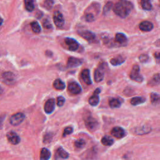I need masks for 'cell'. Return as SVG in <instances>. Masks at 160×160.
Wrapping results in <instances>:
<instances>
[{"label":"cell","instance_id":"7c38bea8","mask_svg":"<svg viewBox=\"0 0 160 160\" xmlns=\"http://www.w3.org/2000/svg\"><path fill=\"white\" fill-rule=\"evenodd\" d=\"M55 108V101L54 99H49L47 100L44 106L45 111L47 114L52 113L54 111Z\"/></svg>","mask_w":160,"mask_h":160},{"label":"cell","instance_id":"6da1fadb","mask_svg":"<svg viewBox=\"0 0 160 160\" xmlns=\"http://www.w3.org/2000/svg\"><path fill=\"white\" fill-rule=\"evenodd\" d=\"M133 4L128 1H120L117 2L113 8L115 13L122 18H125L130 14L133 10Z\"/></svg>","mask_w":160,"mask_h":160},{"label":"cell","instance_id":"30bf717a","mask_svg":"<svg viewBox=\"0 0 160 160\" xmlns=\"http://www.w3.org/2000/svg\"><path fill=\"white\" fill-rule=\"evenodd\" d=\"M6 138L9 143L14 145L19 144L20 142V136L14 131L8 132L6 134Z\"/></svg>","mask_w":160,"mask_h":160},{"label":"cell","instance_id":"836d02e7","mask_svg":"<svg viewBox=\"0 0 160 160\" xmlns=\"http://www.w3.org/2000/svg\"><path fill=\"white\" fill-rule=\"evenodd\" d=\"M42 24H43V27L46 29H50L52 28V23H50V21L48 19H45L43 22H42Z\"/></svg>","mask_w":160,"mask_h":160},{"label":"cell","instance_id":"8992f818","mask_svg":"<svg viewBox=\"0 0 160 160\" xmlns=\"http://www.w3.org/2000/svg\"><path fill=\"white\" fill-rule=\"evenodd\" d=\"M25 116L22 113H17L10 118V123L13 126H18L24 120Z\"/></svg>","mask_w":160,"mask_h":160},{"label":"cell","instance_id":"d590c367","mask_svg":"<svg viewBox=\"0 0 160 160\" xmlns=\"http://www.w3.org/2000/svg\"><path fill=\"white\" fill-rule=\"evenodd\" d=\"M65 102V99L63 96H58L57 98V105L58 106H63Z\"/></svg>","mask_w":160,"mask_h":160},{"label":"cell","instance_id":"ffe728a7","mask_svg":"<svg viewBox=\"0 0 160 160\" xmlns=\"http://www.w3.org/2000/svg\"><path fill=\"white\" fill-rule=\"evenodd\" d=\"M125 61V58L121 55H118L111 59L110 63L113 66H118Z\"/></svg>","mask_w":160,"mask_h":160},{"label":"cell","instance_id":"277c9868","mask_svg":"<svg viewBox=\"0 0 160 160\" xmlns=\"http://www.w3.org/2000/svg\"><path fill=\"white\" fill-rule=\"evenodd\" d=\"M80 36H81L83 38L85 39L89 43H95L96 36L95 33L89 31V30H81L78 32Z\"/></svg>","mask_w":160,"mask_h":160},{"label":"cell","instance_id":"ac0fdd59","mask_svg":"<svg viewBox=\"0 0 160 160\" xmlns=\"http://www.w3.org/2000/svg\"><path fill=\"white\" fill-rule=\"evenodd\" d=\"M151 131L150 127L148 126H143L140 127H137L134 129V133L138 134V135H143V134H145L149 133Z\"/></svg>","mask_w":160,"mask_h":160},{"label":"cell","instance_id":"3957f363","mask_svg":"<svg viewBox=\"0 0 160 160\" xmlns=\"http://www.w3.org/2000/svg\"><path fill=\"white\" fill-rule=\"evenodd\" d=\"M3 81L7 85H13L16 82V77L14 74L11 72H4L2 74Z\"/></svg>","mask_w":160,"mask_h":160},{"label":"cell","instance_id":"f1b7e54d","mask_svg":"<svg viewBox=\"0 0 160 160\" xmlns=\"http://www.w3.org/2000/svg\"><path fill=\"white\" fill-rule=\"evenodd\" d=\"M31 28L32 31L35 33H39L41 32V27L39 24V23L36 21H33L31 23Z\"/></svg>","mask_w":160,"mask_h":160},{"label":"cell","instance_id":"d4e9b609","mask_svg":"<svg viewBox=\"0 0 160 160\" xmlns=\"http://www.w3.org/2000/svg\"><path fill=\"white\" fill-rule=\"evenodd\" d=\"M145 101H146V99L144 98L140 97V96H136V97L133 98L131 99L130 103L132 105H133V106H136V105H139L140 104L145 103Z\"/></svg>","mask_w":160,"mask_h":160},{"label":"cell","instance_id":"74e56055","mask_svg":"<svg viewBox=\"0 0 160 160\" xmlns=\"http://www.w3.org/2000/svg\"><path fill=\"white\" fill-rule=\"evenodd\" d=\"M139 59L141 63H146L149 60V56L147 55H141L139 57Z\"/></svg>","mask_w":160,"mask_h":160},{"label":"cell","instance_id":"4dcf8cb0","mask_svg":"<svg viewBox=\"0 0 160 160\" xmlns=\"http://www.w3.org/2000/svg\"><path fill=\"white\" fill-rule=\"evenodd\" d=\"M141 7L143 10L149 11L152 9V5L149 1H142L141 2Z\"/></svg>","mask_w":160,"mask_h":160},{"label":"cell","instance_id":"9a60e30c","mask_svg":"<svg viewBox=\"0 0 160 160\" xmlns=\"http://www.w3.org/2000/svg\"><path fill=\"white\" fill-rule=\"evenodd\" d=\"M83 61L80 59L70 57L68 58V62H67V66L69 68H75V67H78L82 64Z\"/></svg>","mask_w":160,"mask_h":160},{"label":"cell","instance_id":"cb8c5ba5","mask_svg":"<svg viewBox=\"0 0 160 160\" xmlns=\"http://www.w3.org/2000/svg\"><path fill=\"white\" fill-rule=\"evenodd\" d=\"M53 87L58 90H63L65 88V83L61 80L57 79L53 83Z\"/></svg>","mask_w":160,"mask_h":160},{"label":"cell","instance_id":"1f68e13d","mask_svg":"<svg viewBox=\"0 0 160 160\" xmlns=\"http://www.w3.org/2000/svg\"><path fill=\"white\" fill-rule=\"evenodd\" d=\"M86 145V141L83 139H78L74 142V146L77 148H82Z\"/></svg>","mask_w":160,"mask_h":160},{"label":"cell","instance_id":"4316f807","mask_svg":"<svg viewBox=\"0 0 160 160\" xmlns=\"http://www.w3.org/2000/svg\"><path fill=\"white\" fill-rule=\"evenodd\" d=\"M102 143L104 146H109L113 145L114 140L109 136H105L102 139Z\"/></svg>","mask_w":160,"mask_h":160},{"label":"cell","instance_id":"9c48e42d","mask_svg":"<svg viewBox=\"0 0 160 160\" xmlns=\"http://www.w3.org/2000/svg\"><path fill=\"white\" fill-rule=\"evenodd\" d=\"M64 41H65L66 46H68V49L70 50V51H72V52L77 51L79 48L78 42L73 38H66L64 39Z\"/></svg>","mask_w":160,"mask_h":160},{"label":"cell","instance_id":"484cf974","mask_svg":"<svg viewBox=\"0 0 160 160\" xmlns=\"http://www.w3.org/2000/svg\"><path fill=\"white\" fill-rule=\"evenodd\" d=\"M160 83V74L159 73H157V74H155L153 77L152 78V79H151L149 83H148V85L149 86H156L158 85H159Z\"/></svg>","mask_w":160,"mask_h":160},{"label":"cell","instance_id":"60d3db41","mask_svg":"<svg viewBox=\"0 0 160 160\" xmlns=\"http://www.w3.org/2000/svg\"><path fill=\"white\" fill-rule=\"evenodd\" d=\"M155 45L157 46H160V39H158L156 42H155Z\"/></svg>","mask_w":160,"mask_h":160},{"label":"cell","instance_id":"2e32d148","mask_svg":"<svg viewBox=\"0 0 160 160\" xmlns=\"http://www.w3.org/2000/svg\"><path fill=\"white\" fill-rule=\"evenodd\" d=\"M81 77L83 81L85 82L86 85H90L92 84V81L90 77V72L88 69L83 70L81 73Z\"/></svg>","mask_w":160,"mask_h":160},{"label":"cell","instance_id":"f546056e","mask_svg":"<svg viewBox=\"0 0 160 160\" xmlns=\"http://www.w3.org/2000/svg\"><path fill=\"white\" fill-rule=\"evenodd\" d=\"M24 6L26 10L29 11L31 12L33 11L35 8V5H34V2L33 1H24Z\"/></svg>","mask_w":160,"mask_h":160},{"label":"cell","instance_id":"e575fe53","mask_svg":"<svg viewBox=\"0 0 160 160\" xmlns=\"http://www.w3.org/2000/svg\"><path fill=\"white\" fill-rule=\"evenodd\" d=\"M113 6V3L111 2H108L105 7H104V10H103V13H108L109 11H110V10L111 9V8Z\"/></svg>","mask_w":160,"mask_h":160},{"label":"cell","instance_id":"603a6c76","mask_svg":"<svg viewBox=\"0 0 160 160\" xmlns=\"http://www.w3.org/2000/svg\"><path fill=\"white\" fill-rule=\"evenodd\" d=\"M151 103L153 105L156 106L160 104V95L155 93H153L150 96Z\"/></svg>","mask_w":160,"mask_h":160},{"label":"cell","instance_id":"ab89813d","mask_svg":"<svg viewBox=\"0 0 160 160\" xmlns=\"http://www.w3.org/2000/svg\"><path fill=\"white\" fill-rule=\"evenodd\" d=\"M155 57L157 60H160V53H155Z\"/></svg>","mask_w":160,"mask_h":160},{"label":"cell","instance_id":"7a4b0ae2","mask_svg":"<svg viewBox=\"0 0 160 160\" xmlns=\"http://www.w3.org/2000/svg\"><path fill=\"white\" fill-rule=\"evenodd\" d=\"M84 121L86 128L91 132L96 131L99 127V123L98 121L92 116L91 113H85L84 116Z\"/></svg>","mask_w":160,"mask_h":160},{"label":"cell","instance_id":"4fadbf2b","mask_svg":"<svg viewBox=\"0 0 160 160\" xmlns=\"http://www.w3.org/2000/svg\"><path fill=\"white\" fill-rule=\"evenodd\" d=\"M104 77H105L104 68H103V66L101 65L95 71V75H94L95 80L96 82L99 83L100 81H103Z\"/></svg>","mask_w":160,"mask_h":160},{"label":"cell","instance_id":"52a82bcc","mask_svg":"<svg viewBox=\"0 0 160 160\" xmlns=\"http://www.w3.org/2000/svg\"><path fill=\"white\" fill-rule=\"evenodd\" d=\"M53 21L55 25L58 28H61L63 27L64 24V19L62 13L60 11H56L54 13Z\"/></svg>","mask_w":160,"mask_h":160},{"label":"cell","instance_id":"d6986e66","mask_svg":"<svg viewBox=\"0 0 160 160\" xmlns=\"http://www.w3.org/2000/svg\"><path fill=\"white\" fill-rule=\"evenodd\" d=\"M69 156L70 155L63 148L60 147L57 149L56 153V158L65 159H68L69 158Z\"/></svg>","mask_w":160,"mask_h":160},{"label":"cell","instance_id":"f35d334b","mask_svg":"<svg viewBox=\"0 0 160 160\" xmlns=\"http://www.w3.org/2000/svg\"><path fill=\"white\" fill-rule=\"evenodd\" d=\"M47 140L48 141H50V134H46L44 138V142H46Z\"/></svg>","mask_w":160,"mask_h":160},{"label":"cell","instance_id":"7402d4cb","mask_svg":"<svg viewBox=\"0 0 160 160\" xmlns=\"http://www.w3.org/2000/svg\"><path fill=\"white\" fill-rule=\"evenodd\" d=\"M115 40L120 45H124L127 42V38L123 33H117L115 36Z\"/></svg>","mask_w":160,"mask_h":160},{"label":"cell","instance_id":"8d00e7d4","mask_svg":"<svg viewBox=\"0 0 160 160\" xmlns=\"http://www.w3.org/2000/svg\"><path fill=\"white\" fill-rule=\"evenodd\" d=\"M53 5V1H45L44 2V7L47 10L52 9Z\"/></svg>","mask_w":160,"mask_h":160},{"label":"cell","instance_id":"83f0119b","mask_svg":"<svg viewBox=\"0 0 160 160\" xmlns=\"http://www.w3.org/2000/svg\"><path fill=\"white\" fill-rule=\"evenodd\" d=\"M121 103L118 99L112 98L109 102V105L112 108H118L121 106Z\"/></svg>","mask_w":160,"mask_h":160},{"label":"cell","instance_id":"5b68a950","mask_svg":"<svg viewBox=\"0 0 160 160\" xmlns=\"http://www.w3.org/2000/svg\"><path fill=\"white\" fill-rule=\"evenodd\" d=\"M140 67L138 65H134L133 68L132 70L131 71L130 73V78L131 80L137 81V82H142L143 80V78L142 76L141 75L140 73Z\"/></svg>","mask_w":160,"mask_h":160},{"label":"cell","instance_id":"e0dca14e","mask_svg":"<svg viewBox=\"0 0 160 160\" xmlns=\"http://www.w3.org/2000/svg\"><path fill=\"white\" fill-rule=\"evenodd\" d=\"M140 29L143 31H150L153 28V24L148 21H145L141 22L139 25Z\"/></svg>","mask_w":160,"mask_h":160},{"label":"cell","instance_id":"ba28073f","mask_svg":"<svg viewBox=\"0 0 160 160\" xmlns=\"http://www.w3.org/2000/svg\"><path fill=\"white\" fill-rule=\"evenodd\" d=\"M68 92L71 95H78L81 91V88L79 84L76 81H72L69 83L68 86Z\"/></svg>","mask_w":160,"mask_h":160},{"label":"cell","instance_id":"5bb4252c","mask_svg":"<svg viewBox=\"0 0 160 160\" xmlns=\"http://www.w3.org/2000/svg\"><path fill=\"white\" fill-rule=\"evenodd\" d=\"M101 92L100 89L98 88L96 89L93 95L89 99V103L92 106H96L99 102V93Z\"/></svg>","mask_w":160,"mask_h":160},{"label":"cell","instance_id":"44dd1931","mask_svg":"<svg viewBox=\"0 0 160 160\" xmlns=\"http://www.w3.org/2000/svg\"><path fill=\"white\" fill-rule=\"evenodd\" d=\"M51 158V152L47 148H43L40 151V160H49Z\"/></svg>","mask_w":160,"mask_h":160},{"label":"cell","instance_id":"8fae6325","mask_svg":"<svg viewBox=\"0 0 160 160\" xmlns=\"http://www.w3.org/2000/svg\"><path fill=\"white\" fill-rule=\"evenodd\" d=\"M111 135L116 138H122L126 136L125 130L119 126H116L113 128L111 131Z\"/></svg>","mask_w":160,"mask_h":160},{"label":"cell","instance_id":"d6a6232c","mask_svg":"<svg viewBox=\"0 0 160 160\" xmlns=\"http://www.w3.org/2000/svg\"><path fill=\"white\" fill-rule=\"evenodd\" d=\"M73 132V128L71 126H68V127H66L63 131V136H66L69 135V134H71Z\"/></svg>","mask_w":160,"mask_h":160}]
</instances>
